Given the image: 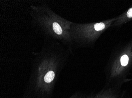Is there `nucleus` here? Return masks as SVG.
<instances>
[{
	"mask_svg": "<svg viewBox=\"0 0 132 98\" xmlns=\"http://www.w3.org/2000/svg\"><path fill=\"white\" fill-rule=\"evenodd\" d=\"M54 77V73L53 71H50L44 77V80L47 83H50L53 80Z\"/></svg>",
	"mask_w": 132,
	"mask_h": 98,
	"instance_id": "nucleus-1",
	"label": "nucleus"
},
{
	"mask_svg": "<svg viewBox=\"0 0 132 98\" xmlns=\"http://www.w3.org/2000/svg\"><path fill=\"white\" fill-rule=\"evenodd\" d=\"M53 28L55 32L58 34V35H61L62 34V28L58 23L57 22H54L53 24Z\"/></svg>",
	"mask_w": 132,
	"mask_h": 98,
	"instance_id": "nucleus-2",
	"label": "nucleus"
},
{
	"mask_svg": "<svg viewBox=\"0 0 132 98\" xmlns=\"http://www.w3.org/2000/svg\"><path fill=\"white\" fill-rule=\"evenodd\" d=\"M129 57L127 55H125L121 58V63L122 65L126 66L128 64L129 62Z\"/></svg>",
	"mask_w": 132,
	"mask_h": 98,
	"instance_id": "nucleus-3",
	"label": "nucleus"
},
{
	"mask_svg": "<svg viewBox=\"0 0 132 98\" xmlns=\"http://www.w3.org/2000/svg\"><path fill=\"white\" fill-rule=\"evenodd\" d=\"M105 25L103 23H99L95 24L94 28L96 31H100L104 29L105 28Z\"/></svg>",
	"mask_w": 132,
	"mask_h": 98,
	"instance_id": "nucleus-4",
	"label": "nucleus"
},
{
	"mask_svg": "<svg viewBox=\"0 0 132 98\" xmlns=\"http://www.w3.org/2000/svg\"><path fill=\"white\" fill-rule=\"evenodd\" d=\"M127 16L129 18L132 17V8H130L127 13Z\"/></svg>",
	"mask_w": 132,
	"mask_h": 98,
	"instance_id": "nucleus-5",
	"label": "nucleus"
}]
</instances>
